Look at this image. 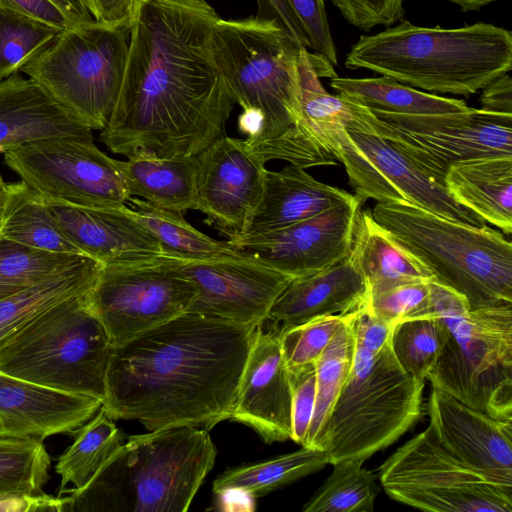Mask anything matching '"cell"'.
<instances>
[{
  "label": "cell",
  "instance_id": "cell-49",
  "mask_svg": "<svg viewBox=\"0 0 512 512\" xmlns=\"http://www.w3.org/2000/svg\"><path fill=\"white\" fill-rule=\"evenodd\" d=\"M258 16L277 21L302 47H308L304 31L285 0H256Z\"/></svg>",
  "mask_w": 512,
  "mask_h": 512
},
{
  "label": "cell",
  "instance_id": "cell-16",
  "mask_svg": "<svg viewBox=\"0 0 512 512\" xmlns=\"http://www.w3.org/2000/svg\"><path fill=\"white\" fill-rule=\"evenodd\" d=\"M198 290L187 312L233 323L260 326L293 279L240 252L199 260H185L181 266Z\"/></svg>",
  "mask_w": 512,
  "mask_h": 512
},
{
  "label": "cell",
  "instance_id": "cell-40",
  "mask_svg": "<svg viewBox=\"0 0 512 512\" xmlns=\"http://www.w3.org/2000/svg\"><path fill=\"white\" fill-rule=\"evenodd\" d=\"M78 253H59L32 248L0 238V302L72 262Z\"/></svg>",
  "mask_w": 512,
  "mask_h": 512
},
{
  "label": "cell",
  "instance_id": "cell-11",
  "mask_svg": "<svg viewBox=\"0 0 512 512\" xmlns=\"http://www.w3.org/2000/svg\"><path fill=\"white\" fill-rule=\"evenodd\" d=\"M349 101L354 116L348 126L385 139L444 187L445 175L455 163L512 155L510 114L470 107L459 113L402 116L371 112Z\"/></svg>",
  "mask_w": 512,
  "mask_h": 512
},
{
  "label": "cell",
  "instance_id": "cell-18",
  "mask_svg": "<svg viewBox=\"0 0 512 512\" xmlns=\"http://www.w3.org/2000/svg\"><path fill=\"white\" fill-rule=\"evenodd\" d=\"M242 139L222 136L196 156V210L229 238L244 233L259 205L267 169Z\"/></svg>",
  "mask_w": 512,
  "mask_h": 512
},
{
  "label": "cell",
  "instance_id": "cell-34",
  "mask_svg": "<svg viewBox=\"0 0 512 512\" xmlns=\"http://www.w3.org/2000/svg\"><path fill=\"white\" fill-rule=\"evenodd\" d=\"M71 435L74 441L59 457L55 467L61 477L59 495L69 483L75 489L86 485L124 438L103 406Z\"/></svg>",
  "mask_w": 512,
  "mask_h": 512
},
{
  "label": "cell",
  "instance_id": "cell-39",
  "mask_svg": "<svg viewBox=\"0 0 512 512\" xmlns=\"http://www.w3.org/2000/svg\"><path fill=\"white\" fill-rule=\"evenodd\" d=\"M50 465L43 441L0 437V494L42 493L49 480Z\"/></svg>",
  "mask_w": 512,
  "mask_h": 512
},
{
  "label": "cell",
  "instance_id": "cell-30",
  "mask_svg": "<svg viewBox=\"0 0 512 512\" xmlns=\"http://www.w3.org/2000/svg\"><path fill=\"white\" fill-rule=\"evenodd\" d=\"M330 86L340 95L371 112L402 116L465 112V101L439 96L402 84L387 76L331 78Z\"/></svg>",
  "mask_w": 512,
  "mask_h": 512
},
{
  "label": "cell",
  "instance_id": "cell-47",
  "mask_svg": "<svg viewBox=\"0 0 512 512\" xmlns=\"http://www.w3.org/2000/svg\"><path fill=\"white\" fill-rule=\"evenodd\" d=\"M4 6L60 30L78 26L51 0H0Z\"/></svg>",
  "mask_w": 512,
  "mask_h": 512
},
{
  "label": "cell",
  "instance_id": "cell-29",
  "mask_svg": "<svg viewBox=\"0 0 512 512\" xmlns=\"http://www.w3.org/2000/svg\"><path fill=\"white\" fill-rule=\"evenodd\" d=\"M102 266L101 262L80 255L34 285L0 302V340L54 305L84 295Z\"/></svg>",
  "mask_w": 512,
  "mask_h": 512
},
{
  "label": "cell",
  "instance_id": "cell-28",
  "mask_svg": "<svg viewBox=\"0 0 512 512\" xmlns=\"http://www.w3.org/2000/svg\"><path fill=\"white\" fill-rule=\"evenodd\" d=\"M129 196L176 212L196 210V157L160 158L139 153L119 160Z\"/></svg>",
  "mask_w": 512,
  "mask_h": 512
},
{
  "label": "cell",
  "instance_id": "cell-8",
  "mask_svg": "<svg viewBox=\"0 0 512 512\" xmlns=\"http://www.w3.org/2000/svg\"><path fill=\"white\" fill-rule=\"evenodd\" d=\"M430 285L422 316H439L444 337L426 380L471 408L512 420V305L470 309L457 292Z\"/></svg>",
  "mask_w": 512,
  "mask_h": 512
},
{
  "label": "cell",
  "instance_id": "cell-48",
  "mask_svg": "<svg viewBox=\"0 0 512 512\" xmlns=\"http://www.w3.org/2000/svg\"><path fill=\"white\" fill-rule=\"evenodd\" d=\"M138 0H85L95 21L107 25H130Z\"/></svg>",
  "mask_w": 512,
  "mask_h": 512
},
{
  "label": "cell",
  "instance_id": "cell-12",
  "mask_svg": "<svg viewBox=\"0 0 512 512\" xmlns=\"http://www.w3.org/2000/svg\"><path fill=\"white\" fill-rule=\"evenodd\" d=\"M387 495L411 507L436 512H512V485L451 455L428 426L378 468Z\"/></svg>",
  "mask_w": 512,
  "mask_h": 512
},
{
  "label": "cell",
  "instance_id": "cell-27",
  "mask_svg": "<svg viewBox=\"0 0 512 512\" xmlns=\"http://www.w3.org/2000/svg\"><path fill=\"white\" fill-rule=\"evenodd\" d=\"M349 257L365 280L368 296L400 284L433 280L427 267L375 221L370 209L357 215Z\"/></svg>",
  "mask_w": 512,
  "mask_h": 512
},
{
  "label": "cell",
  "instance_id": "cell-5",
  "mask_svg": "<svg viewBox=\"0 0 512 512\" xmlns=\"http://www.w3.org/2000/svg\"><path fill=\"white\" fill-rule=\"evenodd\" d=\"M351 370L325 425L320 449L329 464L366 460L397 441L420 418L425 381L407 373L391 348L392 326L366 304L354 321Z\"/></svg>",
  "mask_w": 512,
  "mask_h": 512
},
{
  "label": "cell",
  "instance_id": "cell-33",
  "mask_svg": "<svg viewBox=\"0 0 512 512\" xmlns=\"http://www.w3.org/2000/svg\"><path fill=\"white\" fill-rule=\"evenodd\" d=\"M125 205L158 240L166 254L185 260H199L241 252L228 240H216L197 230L181 212L162 209L133 196Z\"/></svg>",
  "mask_w": 512,
  "mask_h": 512
},
{
  "label": "cell",
  "instance_id": "cell-9",
  "mask_svg": "<svg viewBox=\"0 0 512 512\" xmlns=\"http://www.w3.org/2000/svg\"><path fill=\"white\" fill-rule=\"evenodd\" d=\"M85 294L54 305L2 338L0 371L103 402L112 346Z\"/></svg>",
  "mask_w": 512,
  "mask_h": 512
},
{
  "label": "cell",
  "instance_id": "cell-51",
  "mask_svg": "<svg viewBox=\"0 0 512 512\" xmlns=\"http://www.w3.org/2000/svg\"><path fill=\"white\" fill-rule=\"evenodd\" d=\"M217 495V504L219 510H241L251 511L254 510V499L249 494L240 490H224Z\"/></svg>",
  "mask_w": 512,
  "mask_h": 512
},
{
  "label": "cell",
  "instance_id": "cell-17",
  "mask_svg": "<svg viewBox=\"0 0 512 512\" xmlns=\"http://www.w3.org/2000/svg\"><path fill=\"white\" fill-rule=\"evenodd\" d=\"M364 203L355 195L349 202L285 228L228 241L291 278L308 276L349 256L355 221Z\"/></svg>",
  "mask_w": 512,
  "mask_h": 512
},
{
  "label": "cell",
  "instance_id": "cell-19",
  "mask_svg": "<svg viewBox=\"0 0 512 512\" xmlns=\"http://www.w3.org/2000/svg\"><path fill=\"white\" fill-rule=\"evenodd\" d=\"M429 427L454 457L502 483L512 485V420H500L432 387Z\"/></svg>",
  "mask_w": 512,
  "mask_h": 512
},
{
  "label": "cell",
  "instance_id": "cell-22",
  "mask_svg": "<svg viewBox=\"0 0 512 512\" xmlns=\"http://www.w3.org/2000/svg\"><path fill=\"white\" fill-rule=\"evenodd\" d=\"M102 406L100 399L65 392L0 371V437L43 441L71 434Z\"/></svg>",
  "mask_w": 512,
  "mask_h": 512
},
{
  "label": "cell",
  "instance_id": "cell-41",
  "mask_svg": "<svg viewBox=\"0 0 512 512\" xmlns=\"http://www.w3.org/2000/svg\"><path fill=\"white\" fill-rule=\"evenodd\" d=\"M351 313L320 316L299 325L275 328L287 368L315 363Z\"/></svg>",
  "mask_w": 512,
  "mask_h": 512
},
{
  "label": "cell",
  "instance_id": "cell-52",
  "mask_svg": "<svg viewBox=\"0 0 512 512\" xmlns=\"http://www.w3.org/2000/svg\"><path fill=\"white\" fill-rule=\"evenodd\" d=\"M76 25L96 22L89 12L85 0H51Z\"/></svg>",
  "mask_w": 512,
  "mask_h": 512
},
{
  "label": "cell",
  "instance_id": "cell-45",
  "mask_svg": "<svg viewBox=\"0 0 512 512\" xmlns=\"http://www.w3.org/2000/svg\"><path fill=\"white\" fill-rule=\"evenodd\" d=\"M344 19L356 28L369 31L393 26L404 15V0H331Z\"/></svg>",
  "mask_w": 512,
  "mask_h": 512
},
{
  "label": "cell",
  "instance_id": "cell-31",
  "mask_svg": "<svg viewBox=\"0 0 512 512\" xmlns=\"http://www.w3.org/2000/svg\"><path fill=\"white\" fill-rule=\"evenodd\" d=\"M0 238L50 252L82 254L62 233L41 196L22 180L7 184Z\"/></svg>",
  "mask_w": 512,
  "mask_h": 512
},
{
  "label": "cell",
  "instance_id": "cell-42",
  "mask_svg": "<svg viewBox=\"0 0 512 512\" xmlns=\"http://www.w3.org/2000/svg\"><path fill=\"white\" fill-rule=\"evenodd\" d=\"M430 282L413 281L369 295L367 309L376 320L389 326L405 319L420 317L430 303Z\"/></svg>",
  "mask_w": 512,
  "mask_h": 512
},
{
  "label": "cell",
  "instance_id": "cell-32",
  "mask_svg": "<svg viewBox=\"0 0 512 512\" xmlns=\"http://www.w3.org/2000/svg\"><path fill=\"white\" fill-rule=\"evenodd\" d=\"M329 464L325 450L303 447L264 461L229 468L216 477L213 493L240 490L253 498L262 497Z\"/></svg>",
  "mask_w": 512,
  "mask_h": 512
},
{
  "label": "cell",
  "instance_id": "cell-24",
  "mask_svg": "<svg viewBox=\"0 0 512 512\" xmlns=\"http://www.w3.org/2000/svg\"><path fill=\"white\" fill-rule=\"evenodd\" d=\"M92 134L38 83L17 73L0 80V152L34 141Z\"/></svg>",
  "mask_w": 512,
  "mask_h": 512
},
{
  "label": "cell",
  "instance_id": "cell-54",
  "mask_svg": "<svg viewBox=\"0 0 512 512\" xmlns=\"http://www.w3.org/2000/svg\"><path fill=\"white\" fill-rule=\"evenodd\" d=\"M449 2L457 5L461 11H479L484 6L499 0H448Z\"/></svg>",
  "mask_w": 512,
  "mask_h": 512
},
{
  "label": "cell",
  "instance_id": "cell-50",
  "mask_svg": "<svg viewBox=\"0 0 512 512\" xmlns=\"http://www.w3.org/2000/svg\"><path fill=\"white\" fill-rule=\"evenodd\" d=\"M482 90L480 109L512 115V79L509 72L491 81Z\"/></svg>",
  "mask_w": 512,
  "mask_h": 512
},
{
  "label": "cell",
  "instance_id": "cell-43",
  "mask_svg": "<svg viewBox=\"0 0 512 512\" xmlns=\"http://www.w3.org/2000/svg\"><path fill=\"white\" fill-rule=\"evenodd\" d=\"M291 386V439L304 446L316 398L315 363L287 368Z\"/></svg>",
  "mask_w": 512,
  "mask_h": 512
},
{
  "label": "cell",
  "instance_id": "cell-6",
  "mask_svg": "<svg viewBox=\"0 0 512 512\" xmlns=\"http://www.w3.org/2000/svg\"><path fill=\"white\" fill-rule=\"evenodd\" d=\"M216 455L201 427L129 436L86 485L69 491L65 512H186Z\"/></svg>",
  "mask_w": 512,
  "mask_h": 512
},
{
  "label": "cell",
  "instance_id": "cell-10",
  "mask_svg": "<svg viewBox=\"0 0 512 512\" xmlns=\"http://www.w3.org/2000/svg\"><path fill=\"white\" fill-rule=\"evenodd\" d=\"M130 25L94 22L62 30L20 71L91 130H103L121 89Z\"/></svg>",
  "mask_w": 512,
  "mask_h": 512
},
{
  "label": "cell",
  "instance_id": "cell-37",
  "mask_svg": "<svg viewBox=\"0 0 512 512\" xmlns=\"http://www.w3.org/2000/svg\"><path fill=\"white\" fill-rule=\"evenodd\" d=\"M61 31L0 3V80L20 71Z\"/></svg>",
  "mask_w": 512,
  "mask_h": 512
},
{
  "label": "cell",
  "instance_id": "cell-2",
  "mask_svg": "<svg viewBox=\"0 0 512 512\" xmlns=\"http://www.w3.org/2000/svg\"><path fill=\"white\" fill-rule=\"evenodd\" d=\"M257 327L185 312L112 347L103 408L148 431L211 430L230 419Z\"/></svg>",
  "mask_w": 512,
  "mask_h": 512
},
{
  "label": "cell",
  "instance_id": "cell-46",
  "mask_svg": "<svg viewBox=\"0 0 512 512\" xmlns=\"http://www.w3.org/2000/svg\"><path fill=\"white\" fill-rule=\"evenodd\" d=\"M66 504L67 496L55 497L44 492L0 494V512H65Z\"/></svg>",
  "mask_w": 512,
  "mask_h": 512
},
{
  "label": "cell",
  "instance_id": "cell-23",
  "mask_svg": "<svg viewBox=\"0 0 512 512\" xmlns=\"http://www.w3.org/2000/svg\"><path fill=\"white\" fill-rule=\"evenodd\" d=\"M367 298L365 280L348 256L322 271L293 278L273 303L267 321L281 329L320 316L348 314L364 306Z\"/></svg>",
  "mask_w": 512,
  "mask_h": 512
},
{
  "label": "cell",
  "instance_id": "cell-55",
  "mask_svg": "<svg viewBox=\"0 0 512 512\" xmlns=\"http://www.w3.org/2000/svg\"><path fill=\"white\" fill-rule=\"evenodd\" d=\"M7 199V184L4 182L2 176L0 175V223L5 207Z\"/></svg>",
  "mask_w": 512,
  "mask_h": 512
},
{
  "label": "cell",
  "instance_id": "cell-15",
  "mask_svg": "<svg viewBox=\"0 0 512 512\" xmlns=\"http://www.w3.org/2000/svg\"><path fill=\"white\" fill-rule=\"evenodd\" d=\"M334 159L347 172L355 195L363 202L406 201L440 216L483 227L486 222L457 202L410 159L380 136L347 126Z\"/></svg>",
  "mask_w": 512,
  "mask_h": 512
},
{
  "label": "cell",
  "instance_id": "cell-13",
  "mask_svg": "<svg viewBox=\"0 0 512 512\" xmlns=\"http://www.w3.org/2000/svg\"><path fill=\"white\" fill-rule=\"evenodd\" d=\"M184 261L162 254L140 261L103 264L85 301L106 330L112 347L189 310L198 290L181 270Z\"/></svg>",
  "mask_w": 512,
  "mask_h": 512
},
{
  "label": "cell",
  "instance_id": "cell-20",
  "mask_svg": "<svg viewBox=\"0 0 512 512\" xmlns=\"http://www.w3.org/2000/svg\"><path fill=\"white\" fill-rule=\"evenodd\" d=\"M230 419L271 444L291 439V386L278 332L256 328Z\"/></svg>",
  "mask_w": 512,
  "mask_h": 512
},
{
  "label": "cell",
  "instance_id": "cell-44",
  "mask_svg": "<svg viewBox=\"0 0 512 512\" xmlns=\"http://www.w3.org/2000/svg\"><path fill=\"white\" fill-rule=\"evenodd\" d=\"M300 23L308 47L314 54L326 58L333 66L338 65L336 46L333 41L324 0H285Z\"/></svg>",
  "mask_w": 512,
  "mask_h": 512
},
{
  "label": "cell",
  "instance_id": "cell-53",
  "mask_svg": "<svg viewBox=\"0 0 512 512\" xmlns=\"http://www.w3.org/2000/svg\"><path fill=\"white\" fill-rule=\"evenodd\" d=\"M262 125L263 116L255 109H243L238 117V129L247 135L245 139L247 142L254 140L260 134Z\"/></svg>",
  "mask_w": 512,
  "mask_h": 512
},
{
  "label": "cell",
  "instance_id": "cell-4",
  "mask_svg": "<svg viewBox=\"0 0 512 512\" xmlns=\"http://www.w3.org/2000/svg\"><path fill=\"white\" fill-rule=\"evenodd\" d=\"M345 66L429 93L469 97L511 71L512 34L484 22L442 28L401 19L381 32L360 36Z\"/></svg>",
  "mask_w": 512,
  "mask_h": 512
},
{
  "label": "cell",
  "instance_id": "cell-21",
  "mask_svg": "<svg viewBox=\"0 0 512 512\" xmlns=\"http://www.w3.org/2000/svg\"><path fill=\"white\" fill-rule=\"evenodd\" d=\"M42 199L68 241L82 254L102 264L134 262L166 254L126 205L100 208Z\"/></svg>",
  "mask_w": 512,
  "mask_h": 512
},
{
  "label": "cell",
  "instance_id": "cell-1",
  "mask_svg": "<svg viewBox=\"0 0 512 512\" xmlns=\"http://www.w3.org/2000/svg\"><path fill=\"white\" fill-rule=\"evenodd\" d=\"M207 0H138L118 99L100 141L114 154L196 157L224 136L234 100L216 64Z\"/></svg>",
  "mask_w": 512,
  "mask_h": 512
},
{
  "label": "cell",
  "instance_id": "cell-14",
  "mask_svg": "<svg viewBox=\"0 0 512 512\" xmlns=\"http://www.w3.org/2000/svg\"><path fill=\"white\" fill-rule=\"evenodd\" d=\"M3 155L5 165L45 199L122 208L130 197L119 160L103 153L92 134L34 141Z\"/></svg>",
  "mask_w": 512,
  "mask_h": 512
},
{
  "label": "cell",
  "instance_id": "cell-25",
  "mask_svg": "<svg viewBox=\"0 0 512 512\" xmlns=\"http://www.w3.org/2000/svg\"><path fill=\"white\" fill-rule=\"evenodd\" d=\"M354 198L292 164L279 171L267 170L261 201L244 233L237 237L276 231Z\"/></svg>",
  "mask_w": 512,
  "mask_h": 512
},
{
  "label": "cell",
  "instance_id": "cell-3",
  "mask_svg": "<svg viewBox=\"0 0 512 512\" xmlns=\"http://www.w3.org/2000/svg\"><path fill=\"white\" fill-rule=\"evenodd\" d=\"M300 46L277 21L221 19L213 30L216 64L235 103L263 116L260 134L245 141L264 162L306 169L336 165L305 124L300 102Z\"/></svg>",
  "mask_w": 512,
  "mask_h": 512
},
{
  "label": "cell",
  "instance_id": "cell-35",
  "mask_svg": "<svg viewBox=\"0 0 512 512\" xmlns=\"http://www.w3.org/2000/svg\"><path fill=\"white\" fill-rule=\"evenodd\" d=\"M356 312L357 310L351 313L315 362V406L303 447L320 449L325 425L351 370L355 348L353 321Z\"/></svg>",
  "mask_w": 512,
  "mask_h": 512
},
{
  "label": "cell",
  "instance_id": "cell-38",
  "mask_svg": "<svg viewBox=\"0 0 512 512\" xmlns=\"http://www.w3.org/2000/svg\"><path fill=\"white\" fill-rule=\"evenodd\" d=\"M444 325L435 314L405 319L391 329V348L401 367L425 381L434 368L443 344Z\"/></svg>",
  "mask_w": 512,
  "mask_h": 512
},
{
  "label": "cell",
  "instance_id": "cell-7",
  "mask_svg": "<svg viewBox=\"0 0 512 512\" xmlns=\"http://www.w3.org/2000/svg\"><path fill=\"white\" fill-rule=\"evenodd\" d=\"M376 222L470 309L512 305V244L487 224L476 227L406 201L377 202Z\"/></svg>",
  "mask_w": 512,
  "mask_h": 512
},
{
  "label": "cell",
  "instance_id": "cell-26",
  "mask_svg": "<svg viewBox=\"0 0 512 512\" xmlns=\"http://www.w3.org/2000/svg\"><path fill=\"white\" fill-rule=\"evenodd\" d=\"M444 184L461 205L499 228L512 232V155L469 159L451 165Z\"/></svg>",
  "mask_w": 512,
  "mask_h": 512
},
{
  "label": "cell",
  "instance_id": "cell-36",
  "mask_svg": "<svg viewBox=\"0 0 512 512\" xmlns=\"http://www.w3.org/2000/svg\"><path fill=\"white\" fill-rule=\"evenodd\" d=\"M364 460L344 459L305 503L304 512H372L380 493L377 476Z\"/></svg>",
  "mask_w": 512,
  "mask_h": 512
}]
</instances>
